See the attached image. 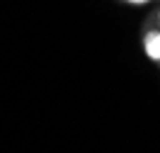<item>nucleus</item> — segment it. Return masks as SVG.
<instances>
[{
	"mask_svg": "<svg viewBox=\"0 0 160 153\" xmlns=\"http://www.w3.org/2000/svg\"><path fill=\"white\" fill-rule=\"evenodd\" d=\"M126 3H136V5H143V3H148V0H126Z\"/></svg>",
	"mask_w": 160,
	"mask_h": 153,
	"instance_id": "nucleus-1",
	"label": "nucleus"
}]
</instances>
